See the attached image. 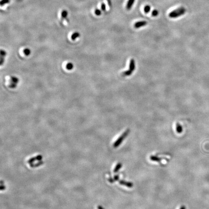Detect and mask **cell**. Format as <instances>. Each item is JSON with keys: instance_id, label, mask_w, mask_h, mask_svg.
<instances>
[{"instance_id": "d6986e66", "label": "cell", "mask_w": 209, "mask_h": 209, "mask_svg": "<svg viewBox=\"0 0 209 209\" xmlns=\"http://www.w3.org/2000/svg\"><path fill=\"white\" fill-rule=\"evenodd\" d=\"M98 209H104L102 207H101V206H99L98 207Z\"/></svg>"}, {"instance_id": "5b68a950", "label": "cell", "mask_w": 209, "mask_h": 209, "mask_svg": "<svg viewBox=\"0 0 209 209\" xmlns=\"http://www.w3.org/2000/svg\"><path fill=\"white\" fill-rule=\"evenodd\" d=\"M119 183L121 184L124 185V186H125L128 187L129 188H132L133 186V183L132 182H128V181L127 182L126 181L121 180L119 181Z\"/></svg>"}, {"instance_id": "e0dca14e", "label": "cell", "mask_w": 209, "mask_h": 209, "mask_svg": "<svg viewBox=\"0 0 209 209\" xmlns=\"http://www.w3.org/2000/svg\"><path fill=\"white\" fill-rule=\"evenodd\" d=\"M119 179V176L118 175H116L114 177V181H117Z\"/></svg>"}, {"instance_id": "2e32d148", "label": "cell", "mask_w": 209, "mask_h": 209, "mask_svg": "<svg viewBox=\"0 0 209 209\" xmlns=\"http://www.w3.org/2000/svg\"><path fill=\"white\" fill-rule=\"evenodd\" d=\"M101 9L103 11L106 10V5L104 4H102L101 5Z\"/></svg>"}, {"instance_id": "52a82bcc", "label": "cell", "mask_w": 209, "mask_h": 209, "mask_svg": "<svg viewBox=\"0 0 209 209\" xmlns=\"http://www.w3.org/2000/svg\"><path fill=\"white\" fill-rule=\"evenodd\" d=\"M176 131L178 133L180 134L182 132V127L179 123H177L176 124Z\"/></svg>"}, {"instance_id": "8992f818", "label": "cell", "mask_w": 209, "mask_h": 209, "mask_svg": "<svg viewBox=\"0 0 209 209\" xmlns=\"http://www.w3.org/2000/svg\"><path fill=\"white\" fill-rule=\"evenodd\" d=\"M134 2L135 0H128V2H127V4L126 6V8L127 10H130L131 9Z\"/></svg>"}, {"instance_id": "4fadbf2b", "label": "cell", "mask_w": 209, "mask_h": 209, "mask_svg": "<svg viewBox=\"0 0 209 209\" xmlns=\"http://www.w3.org/2000/svg\"><path fill=\"white\" fill-rule=\"evenodd\" d=\"M159 14L158 11L157 10H154L153 12H152V16L153 17H156Z\"/></svg>"}, {"instance_id": "8fae6325", "label": "cell", "mask_w": 209, "mask_h": 209, "mask_svg": "<svg viewBox=\"0 0 209 209\" xmlns=\"http://www.w3.org/2000/svg\"><path fill=\"white\" fill-rule=\"evenodd\" d=\"M9 2H10V0H2L1 1V3H0V4H1V6H3L6 4L9 3Z\"/></svg>"}, {"instance_id": "ba28073f", "label": "cell", "mask_w": 209, "mask_h": 209, "mask_svg": "<svg viewBox=\"0 0 209 209\" xmlns=\"http://www.w3.org/2000/svg\"><path fill=\"white\" fill-rule=\"evenodd\" d=\"M150 159L151 160L153 161H156V162H159L162 160V158H159L157 156H151L150 157Z\"/></svg>"}, {"instance_id": "6da1fadb", "label": "cell", "mask_w": 209, "mask_h": 209, "mask_svg": "<svg viewBox=\"0 0 209 209\" xmlns=\"http://www.w3.org/2000/svg\"><path fill=\"white\" fill-rule=\"evenodd\" d=\"M185 12V8L183 7H181L170 12L169 14V17L171 18H176L183 15Z\"/></svg>"}, {"instance_id": "9c48e42d", "label": "cell", "mask_w": 209, "mask_h": 209, "mask_svg": "<svg viewBox=\"0 0 209 209\" xmlns=\"http://www.w3.org/2000/svg\"><path fill=\"white\" fill-rule=\"evenodd\" d=\"M122 167V164L121 163H118L117 165H116L115 168L114 169V172H118V171L120 169H121Z\"/></svg>"}, {"instance_id": "277c9868", "label": "cell", "mask_w": 209, "mask_h": 209, "mask_svg": "<svg viewBox=\"0 0 209 209\" xmlns=\"http://www.w3.org/2000/svg\"><path fill=\"white\" fill-rule=\"evenodd\" d=\"M135 68H136V66H135V61L134 59H131L130 62L129 70L132 73H133V72L135 70Z\"/></svg>"}, {"instance_id": "ac0fdd59", "label": "cell", "mask_w": 209, "mask_h": 209, "mask_svg": "<svg viewBox=\"0 0 209 209\" xmlns=\"http://www.w3.org/2000/svg\"><path fill=\"white\" fill-rule=\"evenodd\" d=\"M180 209H186V208H185V206H181V207Z\"/></svg>"}, {"instance_id": "7c38bea8", "label": "cell", "mask_w": 209, "mask_h": 209, "mask_svg": "<svg viewBox=\"0 0 209 209\" xmlns=\"http://www.w3.org/2000/svg\"><path fill=\"white\" fill-rule=\"evenodd\" d=\"M151 10V7L149 6H146L144 7V11L146 13H148Z\"/></svg>"}, {"instance_id": "30bf717a", "label": "cell", "mask_w": 209, "mask_h": 209, "mask_svg": "<svg viewBox=\"0 0 209 209\" xmlns=\"http://www.w3.org/2000/svg\"><path fill=\"white\" fill-rule=\"evenodd\" d=\"M68 15V12L66 10H63L62 12V18H65L67 17V16Z\"/></svg>"}, {"instance_id": "5bb4252c", "label": "cell", "mask_w": 209, "mask_h": 209, "mask_svg": "<svg viewBox=\"0 0 209 209\" xmlns=\"http://www.w3.org/2000/svg\"><path fill=\"white\" fill-rule=\"evenodd\" d=\"M95 14L97 16H99L101 14V11L99 9H97L95 10Z\"/></svg>"}, {"instance_id": "3957f363", "label": "cell", "mask_w": 209, "mask_h": 209, "mask_svg": "<svg viewBox=\"0 0 209 209\" xmlns=\"http://www.w3.org/2000/svg\"><path fill=\"white\" fill-rule=\"evenodd\" d=\"M147 24V22L146 21H141L136 22L134 24V27L136 28H139L142 26H144Z\"/></svg>"}, {"instance_id": "7a4b0ae2", "label": "cell", "mask_w": 209, "mask_h": 209, "mask_svg": "<svg viewBox=\"0 0 209 209\" xmlns=\"http://www.w3.org/2000/svg\"><path fill=\"white\" fill-rule=\"evenodd\" d=\"M130 132V130L129 129H127L118 138L117 141H116L114 144V147L115 148H117L120 145H121V144L122 143V142L123 141L124 139V138L128 136V135L129 134Z\"/></svg>"}, {"instance_id": "9a60e30c", "label": "cell", "mask_w": 209, "mask_h": 209, "mask_svg": "<svg viewBox=\"0 0 209 209\" xmlns=\"http://www.w3.org/2000/svg\"><path fill=\"white\" fill-rule=\"evenodd\" d=\"M79 34L76 33H75L74 34H73V35L72 36V39H75L76 37H79Z\"/></svg>"}]
</instances>
